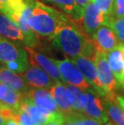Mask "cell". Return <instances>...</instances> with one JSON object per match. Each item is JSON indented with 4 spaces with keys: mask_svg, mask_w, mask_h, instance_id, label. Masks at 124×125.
I'll return each mask as SVG.
<instances>
[{
    "mask_svg": "<svg viewBox=\"0 0 124 125\" xmlns=\"http://www.w3.org/2000/svg\"><path fill=\"white\" fill-rule=\"evenodd\" d=\"M79 24L80 21L68 17L60 25L56 35L51 40L52 44L69 59L83 55L94 61L97 49L93 39L84 32Z\"/></svg>",
    "mask_w": 124,
    "mask_h": 125,
    "instance_id": "1",
    "label": "cell"
},
{
    "mask_svg": "<svg viewBox=\"0 0 124 125\" xmlns=\"http://www.w3.org/2000/svg\"><path fill=\"white\" fill-rule=\"evenodd\" d=\"M68 17L67 15L53 7L47 6L38 0H34L28 22L36 35L51 41L56 35L60 25Z\"/></svg>",
    "mask_w": 124,
    "mask_h": 125,
    "instance_id": "2",
    "label": "cell"
},
{
    "mask_svg": "<svg viewBox=\"0 0 124 125\" xmlns=\"http://www.w3.org/2000/svg\"><path fill=\"white\" fill-rule=\"evenodd\" d=\"M94 62L97 77L105 91L104 97H115L117 95L116 90L118 87V82L110 70L105 52L97 50Z\"/></svg>",
    "mask_w": 124,
    "mask_h": 125,
    "instance_id": "3",
    "label": "cell"
},
{
    "mask_svg": "<svg viewBox=\"0 0 124 125\" xmlns=\"http://www.w3.org/2000/svg\"><path fill=\"white\" fill-rule=\"evenodd\" d=\"M52 61L60 71L63 82L77 86L82 90L94 89L87 82L81 72L70 59L67 58L64 60H57L52 58Z\"/></svg>",
    "mask_w": 124,
    "mask_h": 125,
    "instance_id": "4",
    "label": "cell"
},
{
    "mask_svg": "<svg viewBox=\"0 0 124 125\" xmlns=\"http://www.w3.org/2000/svg\"><path fill=\"white\" fill-rule=\"evenodd\" d=\"M84 114L99 121L102 124L107 123L109 118L105 112L102 97L94 89L84 90Z\"/></svg>",
    "mask_w": 124,
    "mask_h": 125,
    "instance_id": "5",
    "label": "cell"
},
{
    "mask_svg": "<svg viewBox=\"0 0 124 125\" xmlns=\"http://www.w3.org/2000/svg\"><path fill=\"white\" fill-rule=\"evenodd\" d=\"M11 62H29L28 52L23 45L0 35V63Z\"/></svg>",
    "mask_w": 124,
    "mask_h": 125,
    "instance_id": "6",
    "label": "cell"
},
{
    "mask_svg": "<svg viewBox=\"0 0 124 125\" xmlns=\"http://www.w3.org/2000/svg\"><path fill=\"white\" fill-rule=\"evenodd\" d=\"M70 60L75 64V65L81 72V73L83 74L84 78L87 81V82L102 97H104L105 94L101 85V82L98 79V77H97L96 67L94 61H92L89 57L83 55H80L73 58H71Z\"/></svg>",
    "mask_w": 124,
    "mask_h": 125,
    "instance_id": "7",
    "label": "cell"
},
{
    "mask_svg": "<svg viewBox=\"0 0 124 125\" xmlns=\"http://www.w3.org/2000/svg\"><path fill=\"white\" fill-rule=\"evenodd\" d=\"M105 15L99 11L94 2H89L83 8V14L80 24L83 31L92 39L94 31L105 23Z\"/></svg>",
    "mask_w": 124,
    "mask_h": 125,
    "instance_id": "8",
    "label": "cell"
},
{
    "mask_svg": "<svg viewBox=\"0 0 124 125\" xmlns=\"http://www.w3.org/2000/svg\"><path fill=\"white\" fill-rule=\"evenodd\" d=\"M28 55L30 65H35L45 71L55 82H63L60 71L52 58L47 57L45 54L36 51L35 48L24 46Z\"/></svg>",
    "mask_w": 124,
    "mask_h": 125,
    "instance_id": "9",
    "label": "cell"
},
{
    "mask_svg": "<svg viewBox=\"0 0 124 125\" xmlns=\"http://www.w3.org/2000/svg\"><path fill=\"white\" fill-rule=\"evenodd\" d=\"M92 39L97 50L106 53L118 46V40L111 27L106 23H103L94 31Z\"/></svg>",
    "mask_w": 124,
    "mask_h": 125,
    "instance_id": "10",
    "label": "cell"
},
{
    "mask_svg": "<svg viewBox=\"0 0 124 125\" xmlns=\"http://www.w3.org/2000/svg\"><path fill=\"white\" fill-rule=\"evenodd\" d=\"M0 35L15 43L30 47L28 37L9 16L0 12Z\"/></svg>",
    "mask_w": 124,
    "mask_h": 125,
    "instance_id": "11",
    "label": "cell"
},
{
    "mask_svg": "<svg viewBox=\"0 0 124 125\" xmlns=\"http://www.w3.org/2000/svg\"><path fill=\"white\" fill-rule=\"evenodd\" d=\"M26 83L33 88L49 89L53 86L55 82L45 71L35 65H31L23 73H20Z\"/></svg>",
    "mask_w": 124,
    "mask_h": 125,
    "instance_id": "12",
    "label": "cell"
},
{
    "mask_svg": "<svg viewBox=\"0 0 124 125\" xmlns=\"http://www.w3.org/2000/svg\"><path fill=\"white\" fill-rule=\"evenodd\" d=\"M19 108L28 114L34 125H44L52 118H53L57 112H59V111H51L45 108L36 106L27 97H25L24 99L22 101Z\"/></svg>",
    "mask_w": 124,
    "mask_h": 125,
    "instance_id": "13",
    "label": "cell"
},
{
    "mask_svg": "<svg viewBox=\"0 0 124 125\" xmlns=\"http://www.w3.org/2000/svg\"><path fill=\"white\" fill-rule=\"evenodd\" d=\"M26 97L36 106L51 111H59L57 103L48 89L31 87L26 93Z\"/></svg>",
    "mask_w": 124,
    "mask_h": 125,
    "instance_id": "14",
    "label": "cell"
},
{
    "mask_svg": "<svg viewBox=\"0 0 124 125\" xmlns=\"http://www.w3.org/2000/svg\"><path fill=\"white\" fill-rule=\"evenodd\" d=\"M48 90L57 103L59 112L65 116L71 115L76 113L68 102L65 82H56L53 86L48 89Z\"/></svg>",
    "mask_w": 124,
    "mask_h": 125,
    "instance_id": "15",
    "label": "cell"
},
{
    "mask_svg": "<svg viewBox=\"0 0 124 125\" xmlns=\"http://www.w3.org/2000/svg\"><path fill=\"white\" fill-rule=\"evenodd\" d=\"M0 82L17 92L26 94L31 88L19 73L10 70L3 65H0Z\"/></svg>",
    "mask_w": 124,
    "mask_h": 125,
    "instance_id": "16",
    "label": "cell"
},
{
    "mask_svg": "<svg viewBox=\"0 0 124 125\" xmlns=\"http://www.w3.org/2000/svg\"><path fill=\"white\" fill-rule=\"evenodd\" d=\"M25 97L26 94L15 91L0 82V103L9 106L15 111Z\"/></svg>",
    "mask_w": 124,
    "mask_h": 125,
    "instance_id": "17",
    "label": "cell"
},
{
    "mask_svg": "<svg viewBox=\"0 0 124 125\" xmlns=\"http://www.w3.org/2000/svg\"><path fill=\"white\" fill-rule=\"evenodd\" d=\"M108 118L114 124L124 125V111L118 106L115 97H102Z\"/></svg>",
    "mask_w": 124,
    "mask_h": 125,
    "instance_id": "18",
    "label": "cell"
},
{
    "mask_svg": "<svg viewBox=\"0 0 124 125\" xmlns=\"http://www.w3.org/2000/svg\"><path fill=\"white\" fill-rule=\"evenodd\" d=\"M66 94L70 105L76 113L84 114V103H85V93L84 90L77 86L65 83Z\"/></svg>",
    "mask_w": 124,
    "mask_h": 125,
    "instance_id": "19",
    "label": "cell"
},
{
    "mask_svg": "<svg viewBox=\"0 0 124 125\" xmlns=\"http://www.w3.org/2000/svg\"><path fill=\"white\" fill-rule=\"evenodd\" d=\"M56 5L72 20L81 21L83 14V8L76 3L74 0H44Z\"/></svg>",
    "mask_w": 124,
    "mask_h": 125,
    "instance_id": "20",
    "label": "cell"
},
{
    "mask_svg": "<svg viewBox=\"0 0 124 125\" xmlns=\"http://www.w3.org/2000/svg\"><path fill=\"white\" fill-rule=\"evenodd\" d=\"M113 29L118 40V45L124 44V16L113 19L106 23Z\"/></svg>",
    "mask_w": 124,
    "mask_h": 125,
    "instance_id": "21",
    "label": "cell"
},
{
    "mask_svg": "<svg viewBox=\"0 0 124 125\" xmlns=\"http://www.w3.org/2000/svg\"><path fill=\"white\" fill-rule=\"evenodd\" d=\"M124 16V0H114L110 14L105 16V23L113 19H117Z\"/></svg>",
    "mask_w": 124,
    "mask_h": 125,
    "instance_id": "22",
    "label": "cell"
},
{
    "mask_svg": "<svg viewBox=\"0 0 124 125\" xmlns=\"http://www.w3.org/2000/svg\"><path fill=\"white\" fill-rule=\"evenodd\" d=\"M76 125H102L99 121L83 113H74L72 115Z\"/></svg>",
    "mask_w": 124,
    "mask_h": 125,
    "instance_id": "23",
    "label": "cell"
},
{
    "mask_svg": "<svg viewBox=\"0 0 124 125\" xmlns=\"http://www.w3.org/2000/svg\"><path fill=\"white\" fill-rule=\"evenodd\" d=\"M114 0H94V3L100 12L108 16L111 11Z\"/></svg>",
    "mask_w": 124,
    "mask_h": 125,
    "instance_id": "24",
    "label": "cell"
},
{
    "mask_svg": "<svg viewBox=\"0 0 124 125\" xmlns=\"http://www.w3.org/2000/svg\"><path fill=\"white\" fill-rule=\"evenodd\" d=\"M15 110L12 107L0 103V125H4L7 119H12Z\"/></svg>",
    "mask_w": 124,
    "mask_h": 125,
    "instance_id": "25",
    "label": "cell"
},
{
    "mask_svg": "<svg viewBox=\"0 0 124 125\" xmlns=\"http://www.w3.org/2000/svg\"><path fill=\"white\" fill-rule=\"evenodd\" d=\"M13 119H15L19 125H34L28 114L19 108L15 111Z\"/></svg>",
    "mask_w": 124,
    "mask_h": 125,
    "instance_id": "26",
    "label": "cell"
},
{
    "mask_svg": "<svg viewBox=\"0 0 124 125\" xmlns=\"http://www.w3.org/2000/svg\"><path fill=\"white\" fill-rule=\"evenodd\" d=\"M65 121V115L60 112H57L53 118H52L44 125H63Z\"/></svg>",
    "mask_w": 124,
    "mask_h": 125,
    "instance_id": "27",
    "label": "cell"
},
{
    "mask_svg": "<svg viewBox=\"0 0 124 125\" xmlns=\"http://www.w3.org/2000/svg\"><path fill=\"white\" fill-rule=\"evenodd\" d=\"M63 125H76V124L74 119L73 118L72 115H71L65 116V121Z\"/></svg>",
    "mask_w": 124,
    "mask_h": 125,
    "instance_id": "28",
    "label": "cell"
},
{
    "mask_svg": "<svg viewBox=\"0 0 124 125\" xmlns=\"http://www.w3.org/2000/svg\"><path fill=\"white\" fill-rule=\"evenodd\" d=\"M11 0H0V12L3 13L6 10V8Z\"/></svg>",
    "mask_w": 124,
    "mask_h": 125,
    "instance_id": "29",
    "label": "cell"
},
{
    "mask_svg": "<svg viewBox=\"0 0 124 125\" xmlns=\"http://www.w3.org/2000/svg\"><path fill=\"white\" fill-rule=\"evenodd\" d=\"M116 101H117L118 106L122 108L124 111V96H120V95H116Z\"/></svg>",
    "mask_w": 124,
    "mask_h": 125,
    "instance_id": "30",
    "label": "cell"
},
{
    "mask_svg": "<svg viewBox=\"0 0 124 125\" xmlns=\"http://www.w3.org/2000/svg\"><path fill=\"white\" fill-rule=\"evenodd\" d=\"M4 125H19L17 123V121L14 119H9L6 121V123L4 124Z\"/></svg>",
    "mask_w": 124,
    "mask_h": 125,
    "instance_id": "31",
    "label": "cell"
},
{
    "mask_svg": "<svg viewBox=\"0 0 124 125\" xmlns=\"http://www.w3.org/2000/svg\"><path fill=\"white\" fill-rule=\"evenodd\" d=\"M120 47L121 52H122V56H123V64H124V44L123 45H118Z\"/></svg>",
    "mask_w": 124,
    "mask_h": 125,
    "instance_id": "32",
    "label": "cell"
},
{
    "mask_svg": "<svg viewBox=\"0 0 124 125\" xmlns=\"http://www.w3.org/2000/svg\"><path fill=\"white\" fill-rule=\"evenodd\" d=\"M118 86H120L121 88H122L123 90L124 91V80L122 81V82H118Z\"/></svg>",
    "mask_w": 124,
    "mask_h": 125,
    "instance_id": "33",
    "label": "cell"
},
{
    "mask_svg": "<svg viewBox=\"0 0 124 125\" xmlns=\"http://www.w3.org/2000/svg\"><path fill=\"white\" fill-rule=\"evenodd\" d=\"M105 125H114V124H113L111 121H108L107 123L105 124Z\"/></svg>",
    "mask_w": 124,
    "mask_h": 125,
    "instance_id": "34",
    "label": "cell"
},
{
    "mask_svg": "<svg viewBox=\"0 0 124 125\" xmlns=\"http://www.w3.org/2000/svg\"><path fill=\"white\" fill-rule=\"evenodd\" d=\"M90 1H91V2H94V0H90Z\"/></svg>",
    "mask_w": 124,
    "mask_h": 125,
    "instance_id": "35",
    "label": "cell"
},
{
    "mask_svg": "<svg viewBox=\"0 0 124 125\" xmlns=\"http://www.w3.org/2000/svg\"><path fill=\"white\" fill-rule=\"evenodd\" d=\"M114 125H116V124H114Z\"/></svg>",
    "mask_w": 124,
    "mask_h": 125,
    "instance_id": "36",
    "label": "cell"
}]
</instances>
